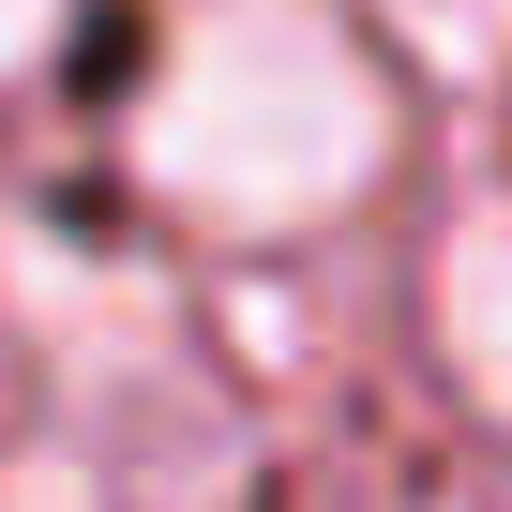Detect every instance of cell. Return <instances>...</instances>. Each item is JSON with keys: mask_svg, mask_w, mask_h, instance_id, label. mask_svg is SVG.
Here are the masks:
<instances>
[{"mask_svg": "<svg viewBox=\"0 0 512 512\" xmlns=\"http://www.w3.org/2000/svg\"><path fill=\"white\" fill-rule=\"evenodd\" d=\"M437 347H452V377L512 422V211H467V226L437 241Z\"/></svg>", "mask_w": 512, "mask_h": 512, "instance_id": "obj_2", "label": "cell"}, {"mask_svg": "<svg viewBox=\"0 0 512 512\" xmlns=\"http://www.w3.org/2000/svg\"><path fill=\"white\" fill-rule=\"evenodd\" d=\"M136 166L196 226H241V241L317 226L392 166V76L317 0H196L166 76H151Z\"/></svg>", "mask_w": 512, "mask_h": 512, "instance_id": "obj_1", "label": "cell"}, {"mask_svg": "<svg viewBox=\"0 0 512 512\" xmlns=\"http://www.w3.org/2000/svg\"><path fill=\"white\" fill-rule=\"evenodd\" d=\"M46 31H61V0H0V76H16V61H31Z\"/></svg>", "mask_w": 512, "mask_h": 512, "instance_id": "obj_3", "label": "cell"}, {"mask_svg": "<svg viewBox=\"0 0 512 512\" xmlns=\"http://www.w3.org/2000/svg\"><path fill=\"white\" fill-rule=\"evenodd\" d=\"M437 31H467V46H512V0H422Z\"/></svg>", "mask_w": 512, "mask_h": 512, "instance_id": "obj_4", "label": "cell"}]
</instances>
